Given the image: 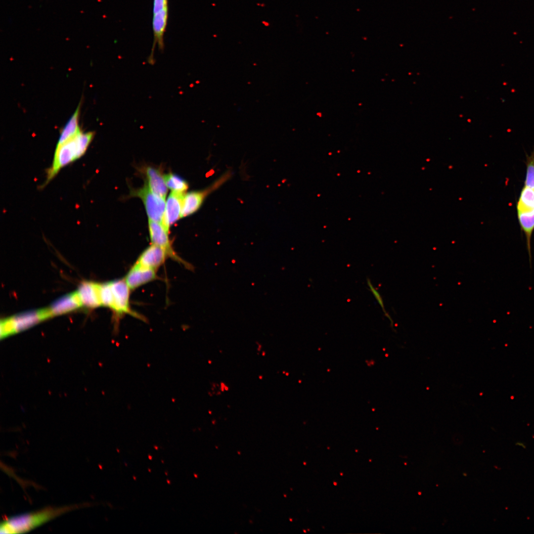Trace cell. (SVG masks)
<instances>
[{
	"instance_id": "cell-1",
	"label": "cell",
	"mask_w": 534,
	"mask_h": 534,
	"mask_svg": "<svg viewBox=\"0 0 534 534\" xmlns=\"http://www.w3.org/2000/svg\"><path fill=\"white\" fill-rule=\"evenodd\" d=\"M87 505V504H82L60 507H46L35 511L9 517L1 521L0 533L13 534L28 532L63 514Z\"/></svg>"
},
{
	"instance_id": "cell-2",
	"label": "cell",
	"mask_w": 534,
	"mask_h": 534,
	"mask_svg": "<svg viewBox=\"0 0 534 534\" xmlns=\"http://www.w3.org/2000/svg\"><path fill=\"white\" fill-rule=\"evenodd\" d=\"M94 136V132L83 133L80 130L71 138L57 144L44 185L51 180L62 168L81 158L86 152Z\"/></svg>"
},
{
	"instance_id": "cell-3",
	"label": "cell",
	"mask_w": 534,
	"mask_h": 534,
	"mask_svg": "<svg viewBox=\"0 0 534 534\" xmlns=\"http://www.w3.org/2000/svg\"><path fill=\"white\" fill-rule=\"evenodd\" d=\"M131 290L124 278L101 283L102 305L111 309L118 319L125 314H130L143 320V317L131 308Z\"/></svg>"
},
{
	"instance_id": "cell-4",
	"label": "cell",
	"mask_w": 534,
	"mask_h": 534,
	"mask_svg": "<svg viewBox=\"0 0 534 534\" xmlns=\"http://www.w3.org/2000/svg\"><path fill=\"white\" fill-rule=\"evenodd\" d=\"M52 315L49 308L28 311L1 320L0 338L25 330Z\"/></svg>"
},
{
	"instance_id": "cell-5",
	"label": "cell",
	"mask_w": 534,
	"mask_h": 534,
	"mask_svg": "<svg viewBox=\"0 0 534 534\" xmlns=\"http://www.w3.org/2000/svg\"><path fill=\"white\" fill-rule=\"evenodd\" d=\"M168 0H153L152 25L154 39L151 53L148 58V62L151 65L155 63L154 55L156 45H158L160 51H164V37L168 23Z\"/></svg>"
},
{
	"instance_id": "cell-6",
	"label": "cell",
	"mask_w": 534,
	"mask_h": 534,
	"mask_svg": "<svg viewBox=\"0 0 534 534\" xmlns=\"http://www.w3.org/2000/svg\"><path fill=\"white\" fill-rule=\"evenodd\" d=\"M230 175L229 172L226 173L205 189L191 191L185 194L182 202L181 218L187 217L196 212L200 208L208 195L221 186L229 179Z\"/></svg>"
},
{
	"instance_id": "cell-7",
	"label": "cell",
	"mask_w": 534,
	"mask_h": 534,
	"mask_svg": "<svg viewBox=\"0 0 534 534\" xmlns=\"http://www.w3.org/2000/svg\"><path fill=\"white\" fill-rule=\"evenodd\" d=\"M132 194L140 198L149 220L162 223L165 209V198L153 193L147 183Z\"/></svg>"
},
{
	"instance_id": "cell-8",
	"label": "cell",
	"mask_w": 534,
	"mask_h": 534,
	"mask_svg": "<svg viewBox=\"0 0 534 534\" xmlns=\"http://www.w3.org/2000/svg\"><path fill=\"white\" fill-rule=\"evenodd\" d=\"M148 229L151 244L164 249L169 258L182 264L186 268H191V265L183 260L174 251L168 236L169 231L162 223L149 219Z\"/></svg>"
},
{
	"instance_id": "cell-9",
	"label": "cell",
	"mask_w": 534,
	"mask_h": 534,
	"mask_svg": "<svg viewBox=\"0 0 534 534\" xmlns=\"http://www.w3.org/2000/svg\"><path fill=\"white\" fill-rule=\"evenodd\" d=\"M184 195L185 192L172 191L167 198L162 224L168 231L170 227L181 218Z\"/></svg>"
},
{
	"instance_id": "cell-10",
	"label": "cell",
	"mask_w": 534,
	"mask_h": 534,
	"mask_svg": "<svg viewBox=\"0 0 534 534\" xmlns=\"http://www.w3.org/2000/svg\"><path fill=\"white\" fill-rule=\"evenodd\" d=\"M157 270L136 264L130 268L124 279L131 290L135 289L158 277Z\"/></svg>"
},
{
	"instance_id": "cell-11",
	"label": "cell",
	"mask_w": 534,
	"mask_h": 534,
	"mask_svg": "<svg viewBox=\"0 0 534 534\" xmlns=\"http://www.w3.org/2000/svg\"><path fill=\"white\" fill-rule=\"evenodd\" d=\"M167 258H169V256L164 249L151 244L139 256L135 263L157 270Z\"/></svg>"
},
{
	"instance_id": "cell-12",
	"label": "cell",
	"mask_w": 534,
	"mask_h": 534,
	"mask_svg": "<svg viewBox=\"0 0 534 534\" xmlns=\"http://www.w3.org/2000/svg\"><path fill=\"white\" fill-rule=\"evenodd\" d=\"M101 283L84 281L79 286L77 292L82 305L87 308H94L102 305L100 297Z\"/></svg>"
},
{
	"instance_id": "cell-13",
	"label": "cell",
	"mask_w": 534,
	"mask_h": 534,
	"mask_svg": "<svg viewBox=\"0 0 534 534\" xmlns=\"http://www.w3.org/2000/svg\"><path fill=\"white\" fill-rule=\"evenodd\" d=\"M83 306L77 291L59 298L48 307L52 316L74 311Z\"/></svg>"
},
{
	"instance_id": "cell-14",
	"label": "cell",
	"mask_w": 534,
	"mask_h": 534,
	"mask_svg": "<svg viewBox=\"0 0 534 534\" xmlns=\"http://www.w3.org/2000/svg\"><path fill=\"white\" fill-rule=\"evenodd\" d=\"M147 184L150 190L155 194L165 198L168 192L165 175H163L158 169L148 167L145 170Z\"/></svg>"
},
{
	"instance_id": "cell-15",
	"label": "cell",
	"mask_w": 534,
	"mask_h": 534,
	"mask_svg": "<svg viewBox=\"0 0 534 534\" xmlns=\"http://www.w3.org/2000/svg\"><path fill=\"white\" fill-rule=\"evenodd\" d=\"M517 215L519 224L526 236L527 248L531 266V238L534 230V209L527 211L517 212Z\"/></svg>"
},
{
	"instance_id": "cell-16",
	"label": "cell",
	"mask_w": 534,
	"mask_h": 534,
	"mask_svg": "<svg viewBox=\"0 0 534 534\" xmlns=\"http://www.w3.org/2000/svg\"><path fill=\"white\" fill-rule=\"evenodd\" d=\"M80 111V105L78 106L75 112L62 129L57 144L64 142L75 136L80 131L79 126Z\"/></svg>"
},
{
	"instance_id": "cell-17",
	"label": "cell",
	"mask_w": 534,
	"mask_h": 534,
	"mask_svg": "<svg viewBox=\"0 0 534 534\" xmlns=\"http://www.w3.org/2000/svg\"><path fill=\"white\" fill-rule=\"evenodd\" d=\"M534 209V188L524 185L517 204V211L524 212Z\"/></svg>"
},
{
	"instance_id": "cell-18",
	"label": "cell",
	"mask_w": 534,
	"mask_h": 534,
	"mask_svg": "<svg viewBox=\"0 0 534 534\" xmlns=\"http://www.w3.org/2000/svg\"><path fill=\"white\" fill-rule=\"evenodd\" d=\"M165 179L168 188L173 191L185 192L188 189L187 183L177 175L171 173L166 175Z\"/></svg>"
},
{
	"instance_id": "cell-19",
	"label": "cell",
	"mask_w": 534,
	"mask_h": 534,
	"mask_svg": "<svg viewBox=\"0 0 534 534\" xmlns=\"http://www.w3.org/2000/svg\"><path fill=\"white\" fill-rule=\"evenodd\" d=\"M526 176L525 185L534 188V151L527 160Z\"/></svg>"
},
{
	"instance_id": "cell-20",
	"label": "cell",
	"mask_w": 534,
	"mask_h": 534,
	"mask_svg": "<svg viewBox=\"0 0 534 534\" xmlns=\"http://www.w3.org/2000/svg\"><path fill=\"white\" fill-rule=\"evenodd\" d=\"M367 285H368V286L369 287V290L372 293V294H373V296H374V298L376 299L377 303L380 306L383 312L384 313V314H385V316H386L390 320V321L391 322L392 324L393 325V320H392V318L391 317L390 315L388 314V312H387L385 310L384 303H383V299H382V298L381 297V296L380 295V293L378 292V291L377 290V289L375 288L373 286V285H372L370 280L369 278L367 279Z\"/></svg>"
},
{
	"instance_id": "cell-21",
	"label": "cell",
	"mask_w": 534,
	"mask_h": 534,
	"mask_svg": "<svg viewBox=\"0 0 534 534\" xmlns=\"http://www.w3.org/2000/svg\"><path fill=\"white\" fill-rule=\"evenodd\" d=\"M516 445H519V446H522V447H523V448H526V446H525V445H524V444L523 443H520V442H518V443H517L516 444Z\"/></svg>"
},
{
	"instance_id": "cell-22",
	"label": "cell",
	"mask_w": 534,
	"mask_h": 534,
	"mask_svg": "<svg viewBox=\"0 0 534 534\" xmlns=\"http://www.w3.org/2000/svg\"><path fill=\"white\" fill-rule=\"evenodd\" d=\"M334 485H337V484H336V483H335V482H334Z\"/></svg>"
}]
</instances>
